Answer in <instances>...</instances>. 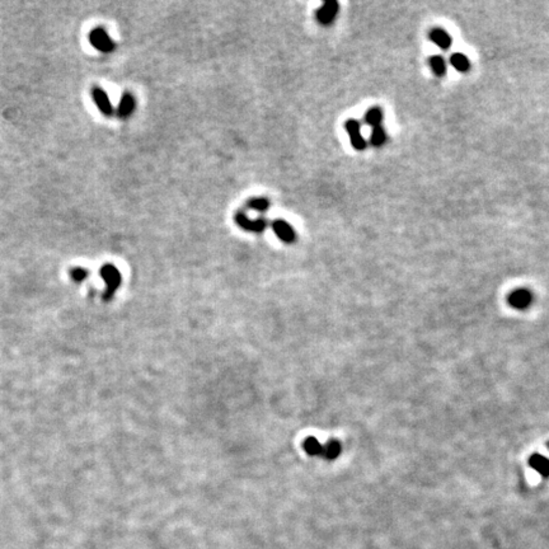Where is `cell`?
Returning <instances> with one entry per match:
<instances>
[{"label": "cell", "instance_id": "1", "mask_svg": "<svg viewBox=\"0 0 549 549\" xmlns=\"http://www.w3.org/2000/svg\"><path fill=\"white\" fill-rule=\"evenodd\" d=\"M99 274L106 283V291L103 293V299L111 300L117 289L120 288L121 284H122V276H121L118 268L111 263H106L104 266H102L101 269H99Z\"/></svg>", "mask_w": 549, "mask_h": 549}, {"label": "cell", "instance_id": "2", "mask_svg": "<svg viewBox=\"0 0 549 549\" xmlns=\"http://www.w3.org/2000/svg\"><path fill=\"white\" fill-rule=\"evenodd\" d=\"M89 42L95 50L103 54H111L116 49V44L109 37L107 31L102 27H97L90 31L89 33Z\"/></svg>", "mask_w": 549, "mask_h": 549}, {"label": "cell", "instance_id": "3", "mask_svg": "<svg viewBox=\"0 0 549 549\" xmlns=\"http://www.w3.org/2000/svg\"><path fill=\"white\" fill-rule=\"evenodd\" d=\"M338 12H340V4L335 0H327L317 9L316 18L322 26H331L337 18Z\"/></svg>", "mask_w": 549, "mask_h": 549}, {"label": "cell", "instance_id": "4", "mask_svg": "<svg viewBox=\"0 0 549 549\" xmlns=\"http://www.w3.org/2000/svg\"><path fill=\"white\" fill-rule=\"evenodd\" d=\"M234 220H235V224H237L240 229H243V230L245 231H249V233H263V231L267 229V225H268L266 219L259 218V219H254V220H252V219L248 218L247 215L242 211L235 214Z\"/></svg>", "mask_w": 549, "mask_h": 549}, {"label": "cell", "instance_id": "5", "mask_svg": "<svg viewBox=\"0 0 549 549\" xmlns=\"http://www.w3.org/2000/svg\"><path fill=\"white\" fill-rule=\"evenodd\" d=\"M345 130L347 131L348 136H350L351 145L354 149L359 150V152L366 149L367 143L361 133V125H360L359 121L354 120V118L347 120L345 123Z\"/></svg>", "mask_w": 549, "mask_h": 549}, {"label": "cell", "instance_id": "6", "mask_svg": "<svg viewBox=\"0 0 549 549\" xmlns=\"http://www.w3.org/2000/svg\"><path fill=\"white\" fill-rule=\"evenodd\" d=\"M271 226L274 235L281 242L286 243V244H293L294 242H297V231H295V229L288 221L283 220V219H278V220L272 221Z\"/></svg>", "mask_w": 549, "mask_h": 549}, {"label": "cell", "instance_id": "7", "mask_svg": "<svg viewBox=\"0 0 549 549\" xmlns=\"http://www.w3.org/2000/svg\"><path fill=\"white\" fill-rule=\"evenodd\" d=\"M508 305L516 310H525L533 303V294L526 289H516L507 298Z\"/></svg>", "mask_w": 549, "mask_h": 549}, {"label": "cell", "instance_id": "8", "mask_svg": "<svg viewBox=\"0 0 549 549\" xmlns=\"http://www.w3.org/2000/svg\"><path fill=\"white\" fill-rule=\"evenodd\" d=\"M92 97H93V101H94L95 106L98 107L99 112H101L103 116L111 117L112 114L114 113L113 106H112L111 101H109L108 95H107V93L104 92L102 88H99V87L93 88V89H92Z\"/></svg>", "mask_w": 549, "mask_h": 549}, {"label": "cell", "instance_id": "9", "mask_svg": "<svg viewBox=\"0 0 549 549\" xmlns=\"http://www.w3.org/2000/svg\"><path fill=\"white\" fill-rule=\"evenodd\" d=\"M136 108V99L131 93H125V94L121 97L120 103H118V108H117V116L120 118H128L131 114L133 113Z\"/></svg>", "mask_w": 549, "mask_h": 549}, {"label": "cell", "instance_id": "10", "mask_svg": "<svg viewBox=\"0 0 549 549\" xmlns=\"http://www.w3.org/2000/svg\"><path fill=\"white\" fill-rule=\"evenodd\" d=\"M430 40L434 42L438 47H440L441 50H448L450 49L453 44L452 36L449 35L445 30L443 28H434L431 32H430Z\"/></svg>", "mask_w": 549, "mask_h": 549}, {"label": "cell", "instance_id": "11", "mask_svg": "<svg viewBox=\"0 0 549 549\" xmlns=\"http://www.w3.org/2000/svg\"><path fill=\"white\" fill-rule=\"evenodd\" d=\"M529 465L535 470L536 473L540 474L543 478L549 477V459L544 455L533 454L529 459Z\"/></svg>", "mask_w": 549, "mask_h": 549}, {"label": "cell", "instance_id": "12", "mask_svg": "<svg viewBox=\"0 0 549 549\" xmlns=\"http://www.w3.org/2000/svg\"><path fill=\"white\" fill-rule=\"evenodd\" d=\"M341 452H342V446H341L340 441L329 440L326 445H323L321 457L327 460H335L340 457Z\"/></svg>", "mask_w": 549, "mask_h": 549}, {"label": "cell", "instance_id": "13", "mask_svg": "<svg viewBox=\"0 0 549 549\" xmlns=\"http://www.w3.org/2000/svg\"><path fill=\"white\" fill-rule=\"evenodd\" d=\"M383 117H384L383 111H381L379 107H374V108H370L369 111L365 113L364 120L366 125H369L370 127L372 128H375V127H379V126H381Z\"/></svg>", "mask_w": 549, "mask_h": 549}, {"label": "cell", "instance_id": "14", "mask_svg": "<svg viewBox=\"0 0 549 549\" xmlns=\"http://www.w3.org/2000/svg\"><path fill=\"white\" fill-rule=\"evenodd\" d=\"M450 64L459 73H468L470 69L469 59L464 54H460V52L452 55V57H450Z\"/></svg>", "mask_w": 549, "mask_h": 549}, {"label": "cell", "instance_id": "15", "mask_svg": "<svg viewBox=\"0 0 549 549\" xmlns=\"http://www.w3.org/2000/svg\"><path fill=\"white\" fill-rule=\"evenodd\" d=\"M303 449L305 450L308 455H312V457H318L322 454V450H323V445L317 440L314 436H309L304 440L303 443Z\"/></svg>", "mask_w": 549, "mask_h": 549}, {"label": "cell", "instance_id": "16", "mask_svg": "<svg viewBox=\"0 0 549 549\" xmlns=\"http://www.w3.org/2000/svg\"><path fill=\"white\" fill-rule=\"evenodd\" d=\"M430 66L433 69L434 74L436 76H444L446 74V61L443 56L440 55H435V56L430 57Z\"/></svg>", "mask_w": 549, "mask_h": 549}, {"label": "cell", "instance_id": "17", "mask_svg": "<svg viewBox=\"0 0 549 549\" xmlns=\"http://www.w3.org/2000/svg\"><path fill=\"white\" fill-rule=\"evenodd\" d=\"M247 206L249 209L254 210V211L266 212L269 209V206H271V202L266 197H253V199H250L247 202Z\"/></svg>", "mask_w": 549, "mask_h": 549}, {"label": "cell", "instance_id": "18", "mask_svg": "<svg viewBox=\"0 0 549 549\" xmlns=\"http://www.w3.org/2000/svg\"><path fill=\"white\" fill-rule=\"evenodd\" d=\"M386 132L384 130L383 126H379V127L372 128L371 135H370V143H371L374 147H381V145L385 144L386 142Z\"/></svg>", "mask_w": 549, "mask_h": 549}, {"label": "cell", "instance_id": "19", "mask_svg": "<svg viewBox=\"0 0 549 549\" xmlns=\"http://www.w3.org/2000/svg\"><path fill=\"white\" fill-rule=\"evenodd\" d=\"M70 276L76 283H82L88 278V271L85 268H82V267H75L70 271Z\"/></svg>", "mask_w": 549, "mask_h": 549}, {"label": "cell", "instance_id": "20", "mask_svg": "<svg viewBox=\"0 0 549 549\" xmlns=\"http://www.w3.org/2000/svg\"><path fill=\"white\" fill-rule=\"evenodd\" d=\"M546 446H548V449H549V443H548V444H546Z\"/></svg>", "mask_w": 549, "mask_h": 549}]
</instances>
